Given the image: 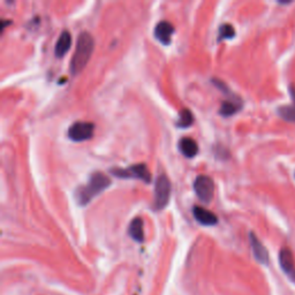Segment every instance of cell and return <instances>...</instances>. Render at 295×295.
I'll use <instances>...</instances> for the list:
<instances>
[{
  "label": "cell",
  "instance_id": "obj_7",
  "mask_svg": "<svg viewBox=\"0 0 295 295\" xmlns=\"http://www.w3.org/2000/svg\"><path fill=\"white\" fill-rule=\"evenodd\" d=\"M279 264L284 273L295 283V261L288 248H283L279 251Z\"/></svg>",
  "mask_w": 295,
  "mask_h": 295
},
{
  "label": "cell",
  "instance_id": "obj_17",
  "mask_svg": "<svg viewBox=\"0 0 295 295\" xmlns=\"http://www.w3.org/2000/svg\"><path fill=\"white\" fill-rule=\"evenodd\" d=\"M235 36V30L234 27L232 25H228V23H224L219 27V31H218V42L224 41V40H231Z\"/></svg>",
  "mask_w": 295,
  "mask_h": 295
},
{
  "label": "cell",
  "instance_id": "obj_2",
  "mask_svg": "<svg viewBox=\"0 0 295 295\" xmlns=\"http://www.w3.org/2000/svg\"><path fill=\"white\" fill-rule=\"evenodd\" d=\"M111 186V180L107 175L101 172H96L91 174L89 181L84 186H81L75 190V198L80 206H87L93 198L97 196L98 194L103 193Z\"/></svg>",
  "mask_w": 295,
  "mask_h": 295
},
{
  "label": "cell",
  "instance_id": "obj_5",
  "mask_svg": "<svg viewBox=\"0 0 295 295\" xmlns=\"http://www.w3.org/2000/svg\"><path fill=\"white\" fill-rule=\"evenodd\" d=\"M194 190L203 203H210L215 193V183L208 175H198L194 181Z\"/></svg>",
  "mask_w": 295,
  "mask_h": 295
},
{
  "label": "cell",
  "instance_id": "obj_4",
  "mask_svg": "<svg viewBox=\"0 0 295 295\" xmlns=\"http://www.w3.org/2000/svg\"><path fill=\"white\" fill-rule=\"evenodd\" d=\"M111 173L117 178L122 179H140L143 182L151 181V174L145 164H135L127 169H113Z\"/></svg>",
  "mask_w": 295,
  "mask_h": 295
},
{
  "label": "cell",
  "instance_id": "obj_11",
  "mask_svg": "<svg viewBox=\"0 0 295 295\" xmlns=\"http://www.w3.org/2000/svg\"><path fill=\"white\" fill-rule=\"evenodd\" d=\"M70 46H72V36H70L68 30H64L56 43L54 47L56 56L59 57V58L64 57L69 51Z\"/></svg>",
  "mask_w": 295,
  "mask_h": 295
},
{
  "label": "cell",
  "instance_id": "obj_15",
  "mask_svg": "<svg viewBox=\"0 0 295 295\" xmlns=\"http://www.w3.org/2000/svg\"><path fill=\"white\" fill-rule=\"evenodd\" d=\"M241 106V99H237V101H226L222 104L219 113L223 117H231L239 111Z\"/></svg>",
  "mask_w": 295,
  "mask_h": 295
},
{
  "label": "cell",
  "instance_id": "obj_9",
  "mask_svg": "<svg viewBox=\"0 0 295 295\" xmlns=\"http://www.w3.org/2000/svg\"><path fill=\"white\" fill-rule=\"evenodd\" d=\"M174 27L169 21H160L155 27V37L161 44L168 46L171 43V36L174 34Z\"/></svg>",
  "mask_w": 295,
  "mask_h": 295
},
{
  "label": "cell",
  "instance_id": "obj_14",
  "mask_svg": "<svg viewBox=\"0 0 295 295\" xmlns=\"http://www.w3.org/2000/svg\"><path fill=\"white\" fill-rule=\"evenodd\" d=\"M289 91H291L293 104L292 105H286V106L279 107L278 114L284 119L285 121L295 123V84H292L291 87H289Z\"/></svg>",
  "mask_w": 295,
  "mask_h": 295
},
{
  "label": "cell",
  "instance_id": "obj_6",
  "mask_svg": "<svg viewBox=\"0 0 295 295\" xmlns=\"http://www.w3.org/2000/svg\"><path fill=\"white\" fill-rule=\"evenodd\" d=\"M95 125L91 122L76 121L68 128L67 135L74 142H82L91 139L94 135Z\"/></svg>",
  "mask_w": 295,
  "mask_h": 295
},
{
  "label": "cell",
  "instance_id": "obj_16",
  "mask_svg": "<svg viewBox=\"0 0 295 295\" xmlns=\"http://www.w3.org/2000/svg\"><path fill=\"white\" fill-rule=\"evenodd\" d=\"M193 122H194V117L192 112H190L188 108H185V110H181V112H180L175 125L179 128H187L189 126H192Z\"/></svg>",
  "mask_w": 295,
  "mask_h": 295
},
{
  "label": "cell",
  "instance_id": "obj_10",
  "mask_svg": "<svg viewBox=\"0 0 295 295\" xmlns=\"http://www.w3.org/2000/svg\"><path fill=\"white\" fill-rule=\"evenodd\" d=\"M193 215L199 224H202L204 226H213L218 223V217L215 213L207 210L202 207H194L193 208Z\"/></svg>",
  "mask_w": 295,
  "mask_h": 295
},
{
  "label": "cell",
  "instance_id": "obj_3",
  "mask_svg": "<svg viewBox=\"0 0 295 295\" xmlns=\"http://www.w3.org/2000/svg\"><path fill=\"white\" fill-rule=\"evenodd\" d=\"M171 197V181L165 174H160L156 180L154 207L156 210H163Z\"/></svg>",
  "mask_w": 295,
  "mask_h": 295
},
{
  "label": "cell",
  "instance_id": "obj_13",
  "mask_svg": "<svg viewBox=\"0 0 295 295\" xmlns=\"http://www.w3.org/2000/svg\"><path fill=\"white\" fill-rule=\"evenodd\" d=\"M179 149L185 157L193 158V157L197 155L198 145L196 141L190 139V137H182V139L179 141Z\"/></svg>",
  "mask_w": 295,
  "mask_h": 295
},
{
  "label": "cell",
  "instance_id": "obj_12",
  "mask_svg": "<svg viewBox=\"0 0 295 295\" xmlns=\"http://www.w3.org/2000/svg\"><path fill=\"white\" fill-rule=\"evenodd\" d=\"M128 234L136 242H143L144 240V231H143V220L142 218L136 217L133 219L128 227Z\"/></svg>",
  "mask_w": 295,
  "mask_h": 295
},
{
  "label": "cell",
  "instance_id": "obj_1",
  "mask_svg": "<svg viewBox=\"0 0 295 295\" xmlns=\"http://www.w3.org/2000/svg\"><path fill=\"white\" fill-rule=\"evenodd\" d=\"M94 46V37L87 31L81 32L78 37V41H76L74 56L72 57V60H70V74L78 75L80 72H82L85 65L88 64V61L91 58Z\"/></svg>",
  "mask_w": 295,
  "mask_h": 295
},
{
  "label": "cell",
  "instance_id": "obj_8",
  "mask_svg": "<svg viewBox=\"0 0 295 295\" xmlns=\"http://www.w3.org/2000/svg\"><path fill=\"white\" fill-rule=\"evenodd\" d=\"M249 241L251 246V250H253L255 260L259 262L260 264L268 265L269 264V251L265 248V246L262 244L255 233L251 232L249 234Z\"/></svg>",
  "mask_w": 295,
  "mask_h": 295
}]
</instances>
